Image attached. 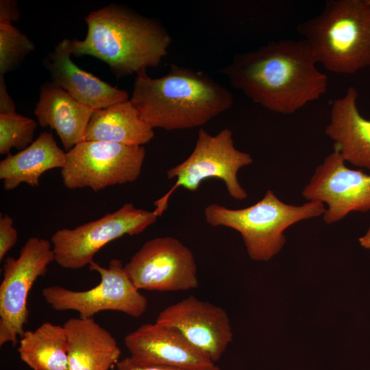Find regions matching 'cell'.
Instances as JSON below:
<instances>
[{
	"instance_id": "obj_10",
	"label": "cell",
	"mask_w": 370,
	"mask_h": 370,
	"mask_svg": "<svg viewBox=\"0 0 370 370\" xmlns=\"http://www.w3.org/2000/svg\"><path fill=\"white\" fill-rule=\"evenodd\" d=\"M53 261L55 255L51 243L38 237L29 238L17 258L5 259L0 285V346L7 343L15 346L24 333L29 316V293Z\"/></svg>"
},
{
	"instance_id": "obj_14",
	"label": "cell",
	"mask_w": 370,
	"mask_h": 370,
	"mask_svg": "<svg viewBox=\"0 0 370 370\" xmlns=\"http://www.w3.org/2000/svg\"><path fill=\"white\" fill-rule=\"evenodd\" d=\"M135 361L191 370H204L214 365L195 349L176 330L160 324L145 323L124 338Z\"/></svg>"
},
{
	"instance_id": "obj_7",
	"label": "cell",
	"mask_w": 370,
	"mask_h": 370,
	"mask_svg": "<svg viewBox=\"0 0 370 370\" xmlns=\"http://www.w3.org/2000/svg\"><path fill=\"white\" fill-rule=\"evenodd\" d=\"M143 146L83 140L66 151L61 169L63 184L69 189L89 187L95 192L136 181L145 158Z\"/></svg>"
},
{
	"instance_id": "obj_9",
	"label": "cell",
	"mask_w": 370,
	"mask_h": 370,
	"mask_svg": "<svg viewBox=\"0 0 370 370\" xmlns=\"http://www.w3.org/2000/svg\"><path fill=\"white\" fill-rule=\"evenodd\" d=\"M88 266L90 270L99 273L100 282L85 291H73L58 285L44 288L42 297L51 308L76 311L82 319L93 318L105 310L121 312L134 318L145 312L147 299L134 285L121 260H111L108 268L95 261Z\"/></svg>"
},
{
	"instance_id": "obj_24",
	"label": "cell",
	"mask_w": 370,
	"mask_h": 370,
	"mask_svg": "<svg viewBox=\"0 0 370 370\" xmlns=\"http://www.w3.org/2000/svg\"><path fill=\"white\" fill-rule=\"evenodd\" d=\"M18 232L14 227V221L8 214L0 215V260L16 245Z\"/></svg>"
},
{
	"instance_id": "obj_26",
	"label": "cell",
	"mask_w": 370,
	"mask_h": 370,
	"mask_svg": "<svg viewBox=\"0 0 370 370\" xmlns=\"http://www.w3.org/2000/svg\"><path fill=\"white\" fill-rule=\"evenodd\" d=\"M20 16L17 3L13 0L0 1V21H16Z\"/></svg>"
},
{
	"instance_id": "obj_5",
	"label": "cell",
	"mask_w": 370,
	"mask_h": 370,
	"mask_svg": "<svg viewBox=\"0 0 370 370\" xmlns=\"http://www.w3.org/2000/svg\"><path fill=\"white\" fill-rule=\"evenodd\" d=\"M326 208L323 203L308 201L301 206L282 201L271 190L254 205L230 209L217 204L206 207V222L213 227L224 226L238 232L249 257L267 261L285 244L284 231L301 221L319 217Z\"/></svg>"
},
{
	"instance_id": "obj_23",
	"label": "cell",
	"mask_w": 370,
	"mask_h": 370,
	"mask_svg": "<svg viewBox=\"0 0 370 370\" xmlns=\"http://www.w3.org/2000/svg\"><path fill=\"white\" fill-rule=\"evenodd\" d=\"M36 122L17 113L0 114V153L9 154L12 148L18 151L32 142Z\"/></svg>"
},
{
	"instance_id": "obj_13",
	"label": "cell",
	"mask_w": 370,
	"mask_h": 370,
	"mask_svg": "<svg viewBox=\"0 0 370 370\" xmlns=\"http://www.w3.org/2000/svg\"><path fill=\"white\" fill-rule=\"evenodd\" d=\"M156 321L176 330L214 364L232 340L233 333L225 310L193 295L165 308Z\"/></svg>"
},
{
	"instance_id": "obj_29",
	"label": "cell",
	"mask_w": 370,
	"mask_h": 370,
	"mask_svg": "<svg viewBox=\"0 0 370 370\" xmlns=\"http://www.w3.org/2000/svg\"><path fill=\"white\" fill-rule=\"evenodd\" d=\"M204 370H221L220 369V367H219L218 366H217L215 364L213 365L212 366H211L210 367L208 368V369H206Z\"/></svg>"
},
{
	"instance_id": "obj_20",
	"label": "cell",
	"mask_w": 370,
	"mask_h": 370,
	"mask_svg": "<svg viewBox=\"0 0 370 370\" xmlns=\"http://www.w3.org/2000/svg\"><path fill=\"white\" fill-rule=\"evenodd\" d=\"M154 136L153 129L140 116L129 100L95 110L84 140L143 146Z\"/></svg>"
},
{
	"instance_id": "obj_28",
	"label": "cell",
	"mask_w": 370,
	"mask_h": 370,
	"mask_svg": "<svg viewBox=\"0 0 370 370\" xmlns=\"http://www.w3.org/2000/svg\"><path fill=\"white\" fill-rule=\"evenodd\" d=\"M359 242L363 247L370 249V226L365 235L359 238Z\"/></svg>"
},
{
	"instance_id": "obj_27",
	"label": "cell",
	"mask_w": 370,
	"mask_h": 370,
	"mask_svg": "<svg viewBox=\"0 0 370 370\" xmlns=\"http://www.w3.org/2000/svg\"><path fill=\"white\" fill-rule=\"evenodd\" d=\"M15 112V105L8 92L4 75H0V114Z\"/></svg>"
},
{
	"instance_id": "obj_17",
	"label": "cell",
	"mask_w": 370,
	"mask_h": 370,
	"mask_svg": "<svg viewBox=\"0 0 370 370\" xmlns=\"http://www.w3.org/2000/svg\"><path fill=\"white\" fill-rule=\"evenodd\" d=\"M68 338V370H110L121 349L94 318L72 317L64 324Z\"/></svg>"
},
{
	"instance_id": "obj_15",
	"label": "cell",
	"mask_w": 370,
	"mask_h": 370,
	"mask_svg": "<svg viewBox=\"0 0 370 370\" xmlns=\"http://www.w3.org/2000/svg\"><path fill=\"white\" fill-rule=\"evenodd\" d=\"M71 40L64 38L47 54L44 65L54 85L93 110L129 100L125 90L112 86L79 66L71 58Z\"/></svg>"
},
{
	"instance_id": "obj_18",
	"label": "cell",
	"mask_w": 370,
	"mask_h": 370,
	"mask_svg": "<svg viewBox=\"0 0 370 370\" xmlns=\"http://www.w3.org/2000/svg\"><path fill=\"white\" fill-rule=\"evenodd\" d=\"M95 110L73 99L51 82L40 86L34 114L40 126L54 130L68 151L84 140Z\"/></svg>"
},
{
	"instance_id": "obj_2",
	"label": "cell",
	"mask_w": 370,
	"mask_h": 370,
	"mask_svg": "<svg viewBox=\"0 0 370 370\" xmlns=\"http://www.w3.org/2000/svg\"><path fill=\"white\" fill-rule=\"evenodd\" d=\"M130 101L152 129L202 126L231 108L232 93L207 74L172 64L161 77L136 75Z\"/></svg>"
},
{
	"instance_id": "obj_1",
	"label": "cell",
	"mask_w": 370,
	"mask_h": 370,
	"mask_svg": "<svg viewBox=\"0 0 370 370\" xmlns=\"http://www.w3.org/2000/svg\"><path fill=\"white\" fill-rule=\"evenodd\" d=\"M304 38L270 41L221 69L231 86L271 112L291 114L326 91L328 77Z\"/></svg>"
},
{
	"instance_id": "obj_25",
	"label": "cell",
	"mask_w": 370,
	"mask_h": 370,
	"mask_svg": "<svg viewBox=\"0 0 370 370\" xmlns=\"http://www.w3.org/2000/svg\"><path fill=\"white\" fill-rule=\"evenodd\" d=\"M116 370H191L165 365L142 364L130 356L119 360L116 364Z\"/></svg>"
},
{
	"instance_id": "obj_6",
	"label": "cell",
	"mask_w": 370,
	"mask_h": 370,
	"mask_svg": "<svg viewBox=\"0 0 370 370\" xmlns=\"http://www.w3.org/2000/svg\"><path fill=\"white\" fill-rule=\"evenodd\" d=\"M252 162L249 153L235 147L230 130L225 128L215 135H211L200 129L190 155L167 171V178H175L176 180L164 195L154 201V212L158 217L162 215L168 208L171 195L177 188L196 191L201 183L209 178L222 180L232 198L237 200L246 199L247 193L240 184L237 174L242 167Z\"/></svg>"
},
{
	"instance_id": "obj_8",
	"label": "cell",
	"mask_w": 370,
	"mask_h": 370,
	"mask_svg": "<svg viewBox=\"0 0 370 370\" xmlns=\"http://www.w3.org/2000/svg\"><path fill=\"white\" fill-rule=\"evenodd\" d=\"M158 217L154 210L136 208L127 203L97 220L73 229H60L51 238L55 261L64 269H82L92 263L106 245L125 235L140 234Z\"/></svg>"
},
{
	"instance_id": "obj_21",
	"label": "cell",
	"mask_w": 370,
	"mask_h": 370,
	"mask_svg": "<svg viewBox=\"0 0 370 370\" xmlns=\"http://www.w3.org/2000/svg\"><path fill=\"white\" fill-rule=\"evenodd\" d=\"M18 353L33 370H68V338L62 325L44 322L20 337Z\"/></svg>"
},
{
	"instance_id": "obj_4",
	"label": "cell",
	"mask_w": 370,
	"mask_h": 370,
	"mask_svg": "<svg viewBox=\"0 0 370 370\" xmlns=\"http://www.w3.org/2000/svg\"><path fill=\"white\" fill-rule=\"evenodd\" d=\"M317 63L351 75L370 66V0H329L297 26Z\"/></svg>"
},
{
	"instance_id": "obj_16",
	"label": "cell",
	"mask_w": 370,
	"mask_h": 370,
	"mask_svg": "<svg viewBox=\"0 0 370 370\" xmlns=\"http://www.w3.org/2000/svg\"><path fill=\"white\" fill-rule=\"evenodd\" d=\"M358 97V91L351 86L333 101L325 132L345 162L370 169V119L359 112Z\"/></svg>"
},
{
	"instance_id": "obj_12",
	"label": "cell",
	"mask_w": 370,
	"mask_h": 370,
	"mask_svg": "<svg viewBox=\"0 0 370 370\" xmlns=\"http://www.w3.org/2000/svg\"><path fill=\"white\" fill-rule=\"evenodd\" d=\"M334 150L315 169L301 195L308 201L325 203L323 221L332 224L352 212L370 210V175L348 168Z\"/></svg>"
},
{
	"instance_id": "obj_3",
	"label": "cell",
	"mask_w": 370,
	"mask_h": 370,
	"mask_svg": "<svg viewBox=\"0 0 370 370\" xmlns=\"http://www.w3.org/2000/svg\"><path fill=\"white\" fill-rule=\"evenodd\" d=\"M84 20L86 36L71 40L72 55L104 62L117 78L156 67L169 53L172 40L166 29L124 5L109 4Z\"/></svg>"
},
{
	"instance_id": "obj_22",
	"label": "cell",
	"mask_w": 370,
	"mask_h": 370,
	"mask_svg": "<svg viewBox=\"0 0 370 370\" xmlns=\"http://www.w3.org/2000/svg\"><path fill=\"white\" fill-rule=\"evenodd\" d=\"M35 49L28 37L10 21H0V75L16 69Z\"/></svg>"
},
{
	"instance_id": "obj_19",
	"label": "cell",
	"mask_w": 370,
	"mask_h": 370,
	"mask_svg": "<svg viewBox=\"0 0 370 370\" xmlns=\"http://www.w3.org/2000/svg\"><path fill=\"white\" fill-rule=\"evenodd\" d=\"M66 151L56 143L53 135L43 132L27 148L0 162V179L5 190H12L21 183L38 186L40 176L46 171L62 168Z\"/></svg>"
},
{
	"instance_id": "obj_11",
	"label": "cell",
	"mask_w": 370,
	"mask_h": 370,
	"mask_svg": "<svg viewBox=\"0 0 370 370\" xmlns=\"http://www.w3.org/2000/svg\"><path fill=\"white\" fill-rule=\"evenodd\" d=\"M124 268L139 291H181L198 286L197 268L192 251L171 236L146 241Z\"/></svg>"
}]
</instances>
